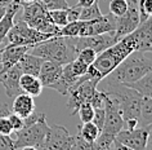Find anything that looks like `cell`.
<instances>
[{"instance_id":"obj_1","label":"cell","mask_w":152,"mask_h":150,"mask_svg":"<svg viewBox=\"0 0 152 150\" xmlns=\"http://www.w3.org/2000/svg\"><path fill=\"white\" fill-rule=\"evenodd\" d=\"M104 93L115 100L117 107H119L121 117L124 119L125 129H134L138 127L140 106H142L143 96L138 91L125 86V84H110L104 82H99Z\"/></svg>"},{"instance_id":"obj_2","label":"cell","mask_w":152,"mask_h":150,"mask_svg":"<svg viewBox=\"0 0 152 150\" xmlns=\"http://www.w3.org/2000/svg\"><path fill=\"white\" fill-rule=\"evenodd\" d=\"M150 71H152V52L135 51L121 61L101 82L110 84H129L139 80Z\"/></svg>"},{"instance_id":"obj_3","label":"cell","mask_w":152,"mask_h":150,"mask_svg":"<svg viewBox=\"0 0 152 150\" xmlns=\"http://www.w3.org/2000/svg\"><path fill=\"white\" fill-rule=\"evenodd\" d=\"M139 51V41L137 33L133 31L126 36L121 38L110 48L98 53L92 66L99 72L102 79L107 76L121 61L125 60L132 52Z\"/></svg>"},{"instance_id":"obj_4","label":"cell","mask_w":152,"mask_h":150,"mask_svg":"<svg viewBox=\"0 0 152 150\" xmlns=\"http://www.w3.org/2000/svg\"><path fill=\"white\" fill-rule=\"evenodd\" d=\"M28 53L35 55L44 61H52L59 65L72 62L76 56V38L70 36H52L28 49Z\"/></svg>"},{"instance_id":"obj_5","label":"cell","mask_w":152,"mask_h":150,"mask_svg":"<svg viewBox=\"0 0 152 150\" xmlns=\"http://www.w3.org/2000/svg\"><path fill=\"white\" fill-rule=\"evenodd\" d=\"M23 128L17 131L14 136V146L21 149L23 146H35L39 149L49 132V126L47 123V117L44 113H34L30 117L25 118Z\"/></svg>"},{"instance_id":"obj_6","label":"cell","mask_w":152,"mask_h":150,"mask_svg":"<svg viewBox=\"0 0 152 150\" xmlns=\"http://www.w3.org/2000/svg\"><path fill=\"white\" fill-rule=\"evenodd\" d=\"M21 7H23L21 20L25 21L30 27L44 34H52L54 36L59 35L61 27L53 24L50 17H49V12L40 3H37L35 0V1L28 3V4H23Z\"/></svg>"},{"instance_id":"obj_7","label":"cell","mask_w":152,"mask_h":150,"mask_svg":"<svg viewBox=\"0 0 152 150\" xmlns=\"http://www.w3.org/2000/svg\"><path fill=\"white\" fill-rule=\"evenodd\" d=\"M52 36L54 35L40 33L35 29L30 27L25 21L20 20L10 29V31L7 35V39H8V43L12 45H27V47L31 48Z\"/></svg>"},{"instance_id":"obj_8","label":"cell","mask_w":152,"mask_h":150,"mask_svg":"<svg viewBox=\"0 0 152 150\" xmlns=\"http://www.w3.org/2000/svg\"><path fill=\"white\" fill-rule=\"evenodd\" d=\"M98 83V79H88L84 82H76L71 88H68L67 91V103L66 109L70 110L71 115L77 113V109L83 103H86L90 101L93 93L96 92Z\"/></svg>"},{"instance_id":"obj_9","label":"cell","mask_w":152,"mask_h":150,"mask_svg":"<svg viewBox=\"0 0 152 150\" xmlns=\"http://www.w3.org/2000/svg\"><path fill=\"white\" fill-rule=\"evenodd\" d=\"M62 67L63 65H59L57 62L44 61L37 78H39L41 84H43V87L50 88V89H54L58 93L66 96L68 88L62 76Z\"/></svg>"},{"instance_id":"obj_10","label":"cell","mask_w":152,"mask_h":150,"mask_svg":"<svg viewBox=\"0 0 152 150\" xmlns=\"http://www.w3.org/2000/svg\"><path fill=\"white\" fill-rule=\"evenodd\" d=\"M116 20V29L115 35L116 40L126 36L128 34L133 33L140 24V14L138 9V0H128V9L125 14L121 17H115Z\"/></svg>"},{"instance_id":"obj_11","label":"cell","mask_w":152,"mask_h":150,"mask_svg":"<svg viewBox=\"0 0 152 150\" xmlns=\"http://www.w3.org/2000/svg\"><path fill=\"white\" fill-rule=\"evenodd\" d=\"M74 141L75 136L70 134L63 126H52L43 145L37 150H70Z\"/></svg>"},{"instance_id":"obj_12","label":"cell","mask_w":152,"mask_h":150,"mask_svg":"<svg viewBox=\"0 0 152 150\" xmlns=\"http://www.w3.org/2000/svg\"><path fill=\"white\" fill-rule=\"evenodd\" d=\"M151 127H137L134 129H121L116 134L115 141L119 144L128 146L133 150H144L151 132Z\"/></svg>"},{"instance_id":"obj_13","label":"cell","mask_w":152,"mask_h":150,"mask_svg":"<svg viewBox=\"0 0 152 150\" xmlns=\"http://www.w3.org/2000/svg\"><path fill=\"white\" fill-rule=\"evenodd\" d=\"M104 111H106V118L102 132L116 137V134L121 129H124V119L121 117V113L116 105L115 100L107 93H106V101H104Z\"/></svg>"},{"instance_id":"obj_14","label":"cell","mask_w":152,"mask_h":150,"mask_svg":"<svg viewBox=\"0 0 152 150\" xmlns=\"http://www.w3.org/2000/svg\"><path fill=\"white\" fill-rule=\"evenodd\" d=\"M116 38L113 33H106V34H98V35H90V36H79L76 38V51L89 48L94 52L101 53L104 49L110 48L111 45L116 43Z\"/></svg>"},{"instance_id":"obj_15","label":"cell","mask_w":152,"mask_h":150,"mask_svg":"<svg viewBox=\"0 0 152 150\" xmlns=\"http://www.w3.org/2000/svg\"><path fill=\"white\" fill-rule=\"evenodd\" d=\"M22 72L18 69L17 65L7 69V70L0 75V83L3 84L5 89V93L8 97L14 98L16 96L23 93L20 87V78H21Z\"/></svg>"},{"instance_id":"obj_16","label":"cell","mask_w":152,"mask_h":150,"mask_svg":"<svg viewBox=\"0 0 152 150\" xmlns=\"http://www.w3.org/2000/svg\"><path fill=\"white\" fill-rule=\"evenodd\" d=\"M28 49L30 47H27V45H12V44H8L7 47L1 48V51H0V62L4 66V70L14 66L21 60V57L28 52Z\"/></svg>"},{"instance_id":"obj_17","label":"cell","mask_w":152,"mask_h":150,"mask_svg":"<svg viewBox=\"0 0 152 150\" xmlns=\"http://www.w3.org/2000/svg\"><path fill=\"white\" fill-rule=\"evenodd\" d=\"M12 113L21 118H27L30 117L34 111H35V101L34 97L27 93H21L13 98L12 107H10Z\"/></svg>"},{"instance_id":"obj_18","label":"cell","mask_w":152,"mask_h":150,"mask_svg":"<svg viewBox=\"0 0 152 150\" xmlns=\"http://www.w3.org/2000/svg\"><path fill=\"white\" fill-rule=\"evenodd\" d=\"M21 9V3L18 0H13L10 3L9 7H7L4 16L0 20V44L3 43V40L7 38L8 33L14 25V17L18 13V10Z\"/></svg>"},{"instance_id":"obj_19","label":"cell","mask_w":152,"mask_h":150,"mask_svg":"<svg viewBox=\"0 0 152 150\" xmlns=\"http://www.w3.org/2000/svg\"><path fill=\"white\" fill-rule=\"evenodd\" d=\"M44 60L37 57L35 55H31V53H25L23 56L21 57V60L16 64L18 69L21 70L22 74H30L34 76H37L40 72L41 65H43Z\"/></svg>"},{"instance_id":"obj_20","label":"cell","mask_w":152,"mask_h":150,"mask_svg":"<svg viewBox=\"0 0 152 150\" xmlns=\"http://www.w3.org/2000/svg\"><path fill=\"white\" fill-rule=\"evenodd\" d=\"M20 87L23 93H27L32 97H37L43 92V84L37 76L30 74H22L20 78Z\"/></svg>"},{"instance_id":"obj_21","label":"cell","mask_w":152,"mask_h":150,"mask_svg":"<svg viewBox=\"0 0 152 150\" xmlns=\"http://www.w3.org/2000/svg\"><path fill=\"white\" fill-rule=\"evenodd\" d=\"M125 86L138 91L143 97L152 98V71H150L148 74H146L143 78H140L139 80H137V82L125 84Z\"/></svg>"},{"instance_id":"obj_22","label":"cell","mask_w":152,"mask_h":150,"mask_svg":"<svg viewBox=\"0 0 152 150\" xmlns=\"http://www.w3.org/2000/svg\"><path fill=\"white\" fill-rule=\"evenodd\" d=\"M139 127H151L152 126V98L143 97L139 115Z\"/></svg>"},{"instance_id":"obj_23","label":"cell","mask_w":152,"mask_h":150,"mask_svg":"<svg viewBox=\"0 0 152 150\" xmlns=\"http://www.w3.org/2000/svg\"><path fill=\"white\" fill-rule=\"evenodd\" d=\"M99 129L97 128V126L94 124L93 122H88V123H83V124L79 127V134L84 138L86 142L89 144H94L96 140L99 136Z\"/></svg>"},{"instance_id":"obj_24","label":"cell","mask_w":152,"mask_h":150,"mask_svg":"<svg viewBox=\"0 0 152 150\" xmlns=\"http://www.w3.org/2000/svg\"><path fill=\"white\" fill-rule=\"evenodd\" d=\"M9 113H12L10 107L7 103H0V115H8ZM0 150H16L14 140L10 136L0 134Z\"/></svg>"},{"instance_id":"obj_25","label":"cell","mask_w":152,"mask_h":150,"mask_svg":"<svg viewBox=\"0 0 152 150\" xmlns=\"http://www.w3.org/2000/svg\"><path fill=\"white\" fill-rule=\"evenodd\" d=\"M101 16H102V12L99 9V4H98V0H96L92 5L81 7L79 20L80 21H92V20H96V18L101 17Z\"/></svg>"},{"instance_id":"obj_26","label":"cell","mask_w":152,"mask_h":150,"mask_svg":"<svg viewBox=\"0 0 152 150\" xmlns=\"http://www.w3.org/2000/svg\"><path fill=\"white\" fill-rule=\"evenodd\" d=\"M48 12L52 22L58 26V27H63V26H66L68 24L67 9H56V10H48Z\"/></svg>"},{"instance_id":"obj_27","label":"cell","mask_w":152,"mask_h":150,"mask_svg":"<svg viewBox=\"0 0 152 150\" xmlns=\"http://www.w3.org/2000/svg\"><path fill=\"white\" fill-rule=\"evenodd\" d=\"M81 29V21H74V22H68L66 26L61 27L59 35L62 36H70V38H79Z\"/></svg>"},{"instance_id":"obj_28","label":"cell","mask_w":152,"mask_h":150,"mask_svg":"<svg viewBox=\"0 0 152 150\" xmlns=\"http://www.w3.org/2000/svg\"><path fill=\"white\" fill-rule=\"evenodd\" d=\"M110 13L115 17H121L128 9V0H111L108 4Z\"/></svg>"},{"instance_id":"obj_29","label":"cell","mask_w":152,"mask_h":150,"mask_svg":"<svg viewBox=\"0 0 152 150\" xmlns=\"http://www.w3.org/2000/svg\"><path fill=\"white\" fill-rule=\"evenodd\" d=\"M40 3L47 10H56V9H67L68 3L67 0H36Z\"/></svg>"},{"instance_id":"obj_30","label":"cell","mask_w":152,"mask_h":150,"mask_svg":"<svg viewBox=\"0 0 152 150\" xmlns=\"http://www.w3.org/2000/svg\"><path fill=\"white\" fill-rule=\"evenodd\" d=\"M77 113H79V117H80L81 123L92 122L93 117H94V107L90 105L89 102L83 103V105L77 109Z\"/></svg>"},{"instance_id":"obj_31","label":"cell","mask_w":152,"mask_h":150,"mask_svg":"<svg viewBox=\"0 0 152 150\" xmlns=\"http://www.w3.org/2000/svg\"><path fill=\"white\" fill-rule=\"evenodd\" d=\"M97 57V53L93 51V49H89V48H85V49H81V51L77 52V56H76V58L79 61H81V62H84L85 65H88L90 66L94 60H96Z\"/></svg>"},{"instance_id":"obj_32","label":"cell","mask_w":152,"mask_h":150,"mask_svg":"<svg viewBox=\"0 0 152 150\" xmlns=\"http://www.w3.org/2000/svg\"><path fill=\"white\" fill-rule=\"evenodd\" d=\"M104 101H106V93L101 89H96V92L93 93L92 98H90L89 103L92 105L94 109H103L104 107Z\"/></svg>"},{"instance_id":"obj_33","label":"cell","mask_w":152,"mask_h":150,"mask_svg":"<svg viewBox=\"0 0 152 150\" xmlns=\"http://www.w3.org/2000/svg\"><path fill=\"white\" fill-rule=\"evenodd\" d=\"M138 9L140 14V22L152 17V0H144L143 3L138 4Z\"/></svg>"},{"instance_id":"obj_34","label":"cell","mask_w":152,"mask_h":150,"mask_svg":"<svg viewBox=\"0 0 152 150\" xmlns=\"http://www.w3.org/2000/svg\"><path fill=\"white\" fill-rule=\"evenodd\" d=\"M12 133H13V128L8 119V115H0V134L10 136Z\"/></svg>"},{"instance_id":"obj_35","label":"cell","mask_w":152,"mask_h":150,"mask_svg":"<svg viewBox=\"0 0 152 150\" xmlns=\"http://www.w3.org/2000/svg\"><path fill=\"white\" fill-rule=\"evenodd\" d=\"M104 118H106L104 107H103V109H94V117H93V120L92 122L97 126V128L99 129V132H102V128H103Z\"/></svg>"},{"instance_id":"obj_36","label":"cell","mask_w":152,"mask_h":150,"mask_svg":"<svg viewBox=\"0 0 152 150\" xmlns=\"http://www.w3.org/2000/svg\"><path fill=\"white\" fill-rule=\"evenodd\" d=\"M70 64H71V69H72V71H74V74L76 76H79V78H80L81 75H84L85 72H86V70H88V67H89L88 65H85L84 62L79 61L77 58H75Z\"/></svg>"},{"instance_id":"obj_37","label":"cell","mask_w":152,"mask_h":150,"mask_svg":"<svg viewBox=\"0 0 152 150\" xmlns=\"http://www.w3.org/2000/svg\"><path fill=\"white\" fill-rule=\"evenodd\" d=\"M8 119H9L10 124H12L13 132H17V131H20V129L23 128V126H25L23 118L18 117V115H16L14 113H9L8 114Z\"/></svg>"},{"instance_id":"obj_38","label":"cell","mask_w":152,"mask_h":150,"mask_svg":"<svg viewBox=\"0 0 152 150\" xmlns=\"http://www.w3.org/2000/svg\"><path fill=\"white\" fill-rule=\"evenodd\" d=\"M80 10H81V7L77 5V4H75L74 7H68V8H67L68 22L79 21V17H80Z\"/></svg>"},{"instance_id":"obj_39","label":"cell","mask_w":152,"mask_h":150,"mask_svg":"<svg viewBox=\"0 0 152 150\" xmlns=\"http://www.w3.org/2000/svg\"><path fill=\"white\" fill-rule=\"evenodd\" d=\"M94 1H96V0H77V5H80V7H89V5H92Z\"/></svg>"},{"instance_id":"obj_40","label":"cell","mask_w":152,"mask_h":150,"mask_svg":"<svg viewBox=\"0 0 152 150\" xmlns=\"http://www.w3.org/2000/svg\"><path fill=\"white\" fill-rule=\"evenodd\" d=\"M113 150H133V149L128 148V146H124V145H121V144H119V142L115 141V146H113Z\"/></svg>"},{"instance_id":"obj_41","label":"cell","mask_w":152,"mask_h":150,"mask_svg":"<svg viewBox=\"0 0 152 150\" xmlns=\"http://www.w3.org/2000/svg\"><path fill=\"white\" fill-rule=\"evenodd\" d=\"M13 0H0V8H7V7L10 5Z\"/></svg>"},{"instance_id":"obj_42","label":"cell","mask_w":152,"mask_h":150,"mask_svg":"<svg viewBox=\"0 0 152 150\" xmlns=\"http://www.w3.org/2000/svg\"><path fill=\"white\" fill-rule=\"evenodd\" d=\"M20 150H37L35 146H23V148H21Z\"/></svg>"},{"instance_id":"obj_43","label":"cell","mask_w":152,"mask_h":150,"mask_svg":"<svg viewBox=\"0 0 152 150\" xmlns=\"http://www.w3.org/2000/svg\"><path fill=\"white\" fill-rule=\"evenodd\" d=\"M18 1L21 3V5H23V4H28V3H32V1H35V0H18Z\"/></svg>"},{"instance_id":"obj_44","label":"cell","mask_w":152,"mask_h":150,"mask_svg":"<svg viewBox=\"0 0 152 150\" xmlns=\"http://www.w3.org/2000/svg\"><path fill=\"white\" fill-rule=\"evenodd\" d=\"M5 9H7V8H0V20H1V17L4 16V13H5Z\"/></svg>"},{"instance_id":"obj_45","label":"cell","mask_w":152,"mask_h":150,"mask_svg":"<svg viewBox=\"0 0 152 150\" xmlns=\"http://www.w3.org/2000/svg\"><path fill=\"white\" fill-rule=\"evenodd\" d=\"M5 70H4V66H3V65H1V62H0V75H1L3 74V72H4Z\"/></svg>"},{"instance_id":"obj_46","label":"cell","mask_w":152,"mask_h":150,"mask_svg":"<svg viewBox=\"0 0 152 150\" xmlns=\"http://www.w3.org/2000/svg\"><path fill=\"white\" fill-rule=\"evenodd\" d=\"M144 0H138V4H140V3H143Z\"/></svg>"},{"instance_id":"obj_47","label":"cell","mask_w":152,"mask_h":150,"mask_svg":"<svg viewBox=\"0 0 152 150\" xmlns=\"http://www.w3.org/2000/svg\"><path fill=\"white\" fill-rule=\"evenodd\" d=\"M148 51H151V52H152V48H151V49H148Z\"/></svg>"},{"instance_id":"obj_48","label":"cell","mask_w":152,"mask_h":150,"mask_svg":"<svg viewBox=\"0 0 152 150\" xmlns=\"http://www.w3.org/2000/svg\"><path fill=\"white\" fill-rule=\"evenodd\" d=\"M151 48H152V44H151ZM151 48H150V49H151Z\"/></svg>"},{"instance_id":"obj_49","label":"cell","mask_w":152,"mask_h":150,"mask_svg":"<svg viewBox=\"0 0 152 150\" xmlns=\"http://www.w3.org/2000/svg\"><path fill=\"white\" fill-rule=\"evenodd\" d=\"M151 132H152V128H151Z\"/></svg>"}]
</instances>
